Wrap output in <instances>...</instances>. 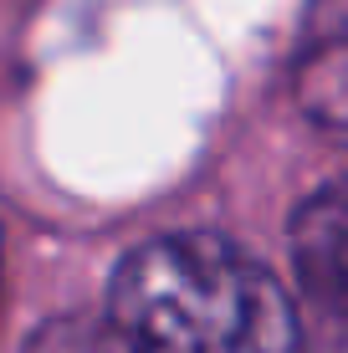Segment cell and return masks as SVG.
<instances>
[{
	"mask_svg": "<svg viewBox=\"0 0 348 353\" xmlns=\"http://www.w3.org/2000/svg\"><path fill=\"white\" fill-rule=\"evenodd\" d=\"M103 318L128 353H307L282 276L215 230L134 246L108 282Z\"/></svg>",
	"mask_w": 348,
	"mask_h": 353,
	"instance_id": "cell-1",
	"label": "cell"
},
{
	"mask_svg": "<svg viewBox=\"0 0 348 353\" xmlns=\"http://www.w3.org/2000/svg\"><path fill=\"white\" fill-rule=\"evenodd\" d=\"M292 97L303 118L348 143V0H313L292 46Z\"/></svg>",
	"mask_w": 348,
	"mask_h": 353,
	"instance_id": "cell-2",
	"label": "cell"
},
{
	"mask_svg": "<svg viewBox=\"0 0 348 353\" xmlns=\"http://www.w3.org/2000/svg\"><path fill=\"white\" fill-rule=\"evenodd\" d=\"M292 261L303 292L348 327V174L328 179L292 210Z\"/></svg>",
	"mask_w": 348,
	"mask_h": 353,
	"instance_id": "cell-3",
	"label": "cell"
},
{
	"mask_svg": "<svg viewBox=\"0 0 348 353\" xmlns=\"http://www.w3.org/2000/svg\"><path fill=\"white\" fill-rule=\"evenodd\" d=\"M26 353H128L123 338L113 333L108 318H92V312H67V318H52L31 333Z\"/></svg>",
	"mask_w": 348,
	"mask_h": 353,
	"instance_id": "cell-4",
	"label": "cell"
},
{
	"mask_svg": "<svg viewBox=\"0 0 348 353\" xmlns=\"http://www.w3.org/2000/svg\"><path fill=\"white\" fill-rule=\"evenodd\" d=\"M0 256H6V230H0Z\"/></svg>",
	"mask_w": 348,
	"mask_h": 353,
	"instance_id": "cell-5",
	"label": "cell"
}]
</instances>
